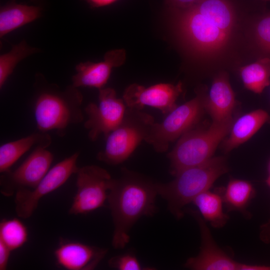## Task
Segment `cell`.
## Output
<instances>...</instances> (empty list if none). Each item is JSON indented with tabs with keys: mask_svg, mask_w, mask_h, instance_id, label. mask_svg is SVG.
<instances>
[{
	"mask_svg": "<svg viewBox=\"0 0 270 270\" xmlns=\"http://www.w3.org/2000/svg\"><path fill=\"white\" fill-rule=\"evenodd\" d=\"M205 101L200 94L176 107L161 122L152 124L145 142L158 152H166L170 143L196 126L206 108Z\"/></svg>",
	"mask_w": 270,
	"mask_h": 270,
	"instance_id": "52a82bcc",
	"label": "cell"
},
{
	"mask_svg": "<svg viewBox=\"0 0 270 270\" xmlns=\"http://www.w3.org/2000/svg\"><path fill=\"white\" fill-rule=\"evenodd\" d=\"M42 8L38 6L17 4L12 1L0 9V37L30 23L42 14Z\"/></svg>",
	"mask_w": 270,
	"mask_h": 270,
	"instance_id": "ac0fdd59",
	"label": "cell"
},
{
	"mask_svg": "<svg viewBox=\"0 0 270 270\" xmlns=\"http://www.w3.org/2000/svg\"><path fill=\"white\" fill-rule=\"evenodd\" d=\"M52 142L50 136L39 131L24 138L2 144L0 146V172H6L32 147L47 148Z\"/></svg>",
	"mask_w": 270,
	"mask_h": 270,
	"instance_id": "e0dca14e",
	"label": "cell"
},
{
	"mask_svg": "<svg viewBox=\"0 0 270 270\" xmlns=\"http://www.w3.org/2000/svg\"><path fill=\"white\" fill-rule=\"evenodd\" d=\"M222 192L221 188L214 192L208 190L198 194L192 201L204 220L215 228L223 227L228 219L223 210Z\"/></svg>",
	"mask_w": 270,
	"mask_h": 270,
	"instance_id": "ffe728a7",
	"label": "cell"
},
{
	"mask_svg": "<svg viewBox=\"0 0 270 270\" xmlns=\"http://www.w3.org/2000/svg\"><path fill=\"white\" fill-rule=\"evenodd\" d=\"M28 230L16 218L3 219L0 222V241L12 251L22 246L28 241Z\"/></svg>",
	"mask_w": 270,
	"mask_h": 270,
	"instance_id": "cb8c5ba5",
	"label": "cell"
},
{
	"mask_svg": "<svg viewBox=\"0 0 270 270\" xmlns=\"http://www.w3.org/2000/svg\"><path fill=\"white\" fill-rule=\"evenodd\" d=\"M254 34L260 50L270 57V13L261 17L256 22Z\"/></svg>",
	"mask_w": 270,
	"mask_h": 270,
	"instance_id": "d4e9b609",
	"label": "cell"
},
{
	"mask_svg": "<svg viewBox=\"0 0 270 270\" xmlns=\"http://www.w3.org/2000/svg\"><path fill=\"white\" fill-rule=\"evenodd\" d=\"M170 10L172 31L190 55L208 60L224 52L236 23L234 9L228 0H202L186 8Z\"/></svg>",
	"mask_w": 270,
	"mask_h": 270,
	"instance_id": "6da1fadb",
	"label": "cell"
},
{
	"mask_svg": "<svg viewBox=\"0 0 270 270\" xmlns=\"http://www.w3.org/2000/svg\"><path fill=\"white\" fill-rule=\"evenodd\" d=\"M76 192L69 214H86L104 206L112 178L105 169L95 165L79 168Z\"/></svg>",
	"mask_w": 270,
	"mask_h": 270,
	"instance_id": "9c48e42d",
	"label": "cell"
},
{
	"mask_svg": "<svg viewBox=\"0 0 270 270\" xmlns=\"http://www.w3.org/2000/svg\"><path fill=\"white\" fill-rule=\"evenodd\" d=\"M11 250L0 241V270L7 268Z\"/></svg>",
	"mask_w": 270,
	"mask_h": 270,
	"instance_id": "83f0119b",
	"label": "cell"
},
{
	"mask_svg": "<svg viewBox=\"0 0 270 270\" xmlns=\"http://www.w3.org/2000/svg\"><path fill=\"white\" fill-rule=\"evenodd\" d=\"M200 226L202 244L199 254L188 259L186 268L194 270H258V264L238 262L216 244L205 220L197 212L190 210Z\"/></svg>",
	"mask_w": 270,
	"mask_h": 270,
	"instance_id": "8fae6325",
	"label": "cell"
},
{
	"mask_svg": "<svg viewBox=\"0 0 270 270\" xmlns=\"http://www.w3.org/2000/svg\"><path fill=\"white\" fill-rule=\"evenodd\" d=\"M107 250L75 241L62 240L54 252L57 264L68 270L94 269Z\"/></svg>",
	"mask_w": 270,
	"mask_h": 270,
	"instance_id": "5bb4252c",
	"label": "cell"
},
{
	"mask_svg": "<svg viewBox=\"0 0 270 270\" xmlns=\"http://www.w3.org/2000/svg\"><path fill=\"white\" fill-rule=\"evenodd\" d=\"M124 103L113 88L99 90L98 103H90L84 108L88 118L84 126L90 140H96L102 134L106 138L120 124L126 110Z\"/></svg>",
	"mask_w": 270,
	"mask_h": 270,
	"instance_id": "30bf717a",
	"label": "cell"
},
{
	"mask_svg": "<svg viewBox=\"0 0 270 270\" xmlns=\"http://www.w3.org/2000/svg\"><path fill=\"white\" fill-rule=\"evenodd\" d=\"M182 83L176 84L161 83L148 88L136 84L128 86L123 98L128 108L141 110L145 106L160 110L168 114L176 107V101L182 93Z\"/></svg>",
	"mask_w": 270,
	"mask_h": 270,
	"instance_id": "7c38bea8",
	"label": "cell"
},
{
	"mask_svg": "<svg viewBox=\"0 0 270 270\" xmlns=\"http://www.w3.org/2000/svg\"><path fill=\"white\" fill-rule=\"evenodd\" d=\"M38 52V49L30 46L24 40L14 46L8 52L0 56V88L22 60Z\"/></svg>",
	"mask_w": 270,
	"mask_h": 270,
	"instance_id": "603a6c76",
	"label": "cell"
},
{
	"mask_svg": "<svg viewBox=\"0 0 270 270\" xmlns=\"http://www.w3.org/2000/svg\"><path fill=\"white\" fill-rule=\"evenodd\" d=\"M269 173H268V176L266 180V182L268 186L270 188V163L269 164Z\"/></svg>",
	"mask_w": 270,
	"mask_h": 270,
	"instance_id": "4dcf8cb0",
	"label": "cell"
},
{
	"mask_svg": "<svg viewBox=\"0 0 270 270\" xmlns=\"http://www.w3.org/2000/svg\"><path fill=\"white\" fill-rule=\"evenodd\" d=\"M228 170L224 157L212 158L201 164L179 172L168 183L156 184L158 194L166 200L170 212L180 218L184 216V207L198 194L209 190Z\"/></svg>",
	"mask_w": 270,
	"mask_h": 270,
	"instance_id": "277c9868",
	"label": "cell"
},
{
	"mask_svg": "<svg viewBox=\"0 0 270 270\" xmlns=\"http://www.w3.org/2000/svg\"><path fill=\"white\" fill-rule=\"evenodd\" d=\"M264 0V1H270V0Z\"/></svg>",
	"mask_w": 270,
	"mask_h": 270,
	"instance_id": "1f68e13d",
	"label": "cell"
},
{
	"mask_svg": "<svg viewBox=\"0 0 270 270\" xmlns=\"http://www.w3.org/2000/svg\"><path fill=\"white\" fill-rule=\"evenodd\" d=\"M260 237L261 240L266 243H270V218L260 227Z\"/></svg>",
	"mask_w": 270,
	"mask_h": 270,
	"instance_id": "f1b7e54d",
	"label": "cell"
},
{
	"mask_svg": "<svg viewBox=\"0 0 270 270\" xmlns=\"http://www.w3.org/2000/svg\"><path fill=\"white\" fill-rule=\"evenodd\" d=\"M79 154L76 152L56 164L34 188L16 190L14 204L18 216L23 218L30 217L42 198L58 188L72 174H76L79 168L76 165Z\"/></svg>",
	"mask_w": 270,
	"mask_h": 270,
	"instance_id": "ba28073f",
	"label": "cell"
},
{
	"mask_svg": "<svg viewBox=\"0 0 270 270\" xmlns=\"http://www.w3.org/2000/svg\"><path fill=\"white\" fill-rule=\"evenodd\" d=\"M235 104L234 94L228 74L221 72L213 80L208 98L206 99V108L213 122H222L232 118Z\"/></svg>",
	"mask_w": 270,
	"mask_h": 270,
	"instance_id": "2e32d148",
	"label": "cell"
},
{
	"mask_svg": "<svg viewBox=\"0 0 270 270\" xmlns=\"http://www.w3.org/2000/svg\"><path fill=\"white\" fill-rule=\"evenodd\" d=\"M140 110L128 108L120 124L106 138L98 160L109 164H120L145 141L154 121L152 116Z\"/></svg>",
	"mask_w": 270,
	"mask_h": 270,
	"instance_id": "8992f818",
	"label": "cell"
},
{
	"mask_svg": "<svg viewBox=\"0 0 270 270\" xmlns=\"http://www.w3.org/2000/svg\"><path fill=\"white\" fill-rule=\"evenodd\" d=\"M126 57L122 49L112 50L104 55V60L98 62H80L76 67V74L72 77L74 86L103 88L106 84L114 68L122 66Z\"/></svg>",
	"mask_w": 270,
	"mask_h": 270,
	"instance_id": "9a60e30c",
	"label": "cell"
},
{
	"mask_svg": "<svg viewBox=\"0 0 270 270\" xmlns=\"http://www.w3.org/2000/svg\"><path fill=\"white\" fill-rule=\"evenodd\" d=\"M268 119V114L262 109L240 116L232 124L230 136L224 144L226 151L229 152L248 140Z\"/></svg>",
	"mask_w": 270,
	"mask_h": 270,
	"instance_id": "d6986e66",
	"label": "cell"
},
{
	"mask_svg": "<svg viewBox=\"0 0 270 270\" xmlns=\"http://www.w3.org/2000/svg\"><path fill=\"white\" fill-rule=\"evenodd\" d=\"M77 88L72 85L62 90L49 84L42 74L36 75L32 109L39 131L56 130L62 136L69 126L82 122L83 96Z\"/></svg>",
	"mask_w": 270,
	"mask_h": 270,
	"instance_id": "3957f363",
	"label": "cell"
},
{
	"mask_svg": "<svg viewBox=\"0 0 270 270\" xmlns=\"http://www.w3.org/2000/svg\"><path fill=\"white\" fill-rule=\"evenodd\" d=\"M92 7H100L109 5L117 0H86Z\"/></svg>",
	"mask_w": 270,
	"mask_h": 270,
	"instance_id": "f546056e",
	"label": "cell"
},
{
	"mask_svg": "<svg viewBox=\"0 0 270 270\" xmlns=\"http://www.w3.org/2000/svg\"><path fill=\"white\" fill-rule=\"evenodd\" d=\"M156 184L127 170L122 176L112 180L108 200L114 224L112 245L123 248L130 241L129 232L141 216L156 212Z\"/></svg>",
	"mask_w": 270,
	"mask_h": 270,
	"instance_id": "7a4b0ae2",
	"label": "cell"
},
{
	"mask_svg": "<svg viewBox=\"0 0 270 270\" xmlns=\"http://www.w3.org/2000/svg\"><path fill=\"white\" fill-rule=\"evenodd\" d=\"M110 267L119 270H140L144 268L136 256L127 253L112 258L108 261Z\"/></svg>",
	"mask_w": 270,
	"mask_h": 270,
	"instance_id": "484cf974",
	"label": "cell"
},
{
	"mask_svg": "<svg viewBox=\"0 0 270 270\" xmlns=\"http://www.w3.org/2000/svg\"><path fill=\"white\" fill-rule=\"evenodd\" d=\"M240 75L244 86L260 94L270 84V57H264L242 66Z\"/></svg>",
	"mask_w": 270,
	"mask_h": 270,
	"instance_id": "7402d4cb",
	"label": "cell"
},
{
	"mask_svg": "<svg viewBox=\"0 0 270 270\" xmlns=\"http://www.w3.org/2000/svg\"><path fill=\"white\" fill-rule=\"evenodd\" d=\"M232 118L222 122H213L208 129L194 126L183 134L168 154L170 172L201 164L212 158L217 146L230 132Z\"/></svg>",
	"mask_w": 270,
	"mask_h": 270,
	"instance_id": "5b68a950",
	"label": "cell"
},
{
	"mask_svg": "<svg viewBox=\"0 0 270 270\" xmlns=\"http://www.w3.org/2000/svg\"><path fill=\"white\" fill-rule=\"evenodd\" d=\"M171 8L184 9L190 8L202 0H165Z\"/></svg>",
	"mask_w": 270,
	"mask_h": 270,
	"instance_id": "4316f807",
	"label": "cell"
},
{
	"mask_svg": "<svg viewBox=\"0 0 270 270\" xmlns=\"http://www.w3.org/2000/svg\"><path fill=\"white\" fill-rule=\"evenodd\" d=\"M52 154L46 148H35L26 159L14 171H8L1 176L4 191L21 188L32 189L43 178L52 162Z\"/></svg>",
	"mask_w": 270,
	"mask_h": 270,
	"instance_id": "4fadbf2b",
	"label": "cell"
},
{
	"mask_svg": "<svg viewBox=\"0 0 270 270\" xmlns=\"http://www.w3.org/2000/svg\"><path fill=\"white\" fill-rule=\"evenodd\" d=\"M223 202L228 210H237L246 214V208L255 195L252 185L248 181L231 179L222 190Z\"/></svg>",
	"mask_w": 270,
	"mask_h": 270,
	"instance_id": "44dd1931",
	"label": "cell"
}]
</instances>
